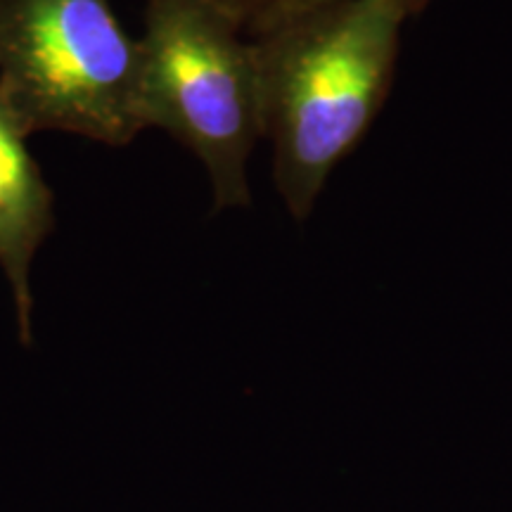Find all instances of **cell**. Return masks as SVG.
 <instances>
[{"instance_id": "6da1fadb", "label": "cell", "mask_w": 512, "mask_h": 512, "mask_svg": "<svg viewBox=\"0 0 512 512\" xmlns=\"http://www.w3.org/2000/svg\"><path fill=\"white\" fill-rule=\"evenodd\" d=\"M408 19L403 0H302L247 34L273 183L297 223L382 112Z\"/></svg>"}, {"instance_id": "7a4b0ae2", "label": "cell", "mask_w": 512, "mask_h": 512, "mask_svg": "<svg viewBox=\"0 0 512 512\" xmlns=\"http://www.w3.org/2000/svg\"><path fill=\"white\" fill-rule=\"evenodd\" d=\"M138 55L145 128H162L200 159L214 211L249 207L264 119L247 31L209 0H147Z\"/></svg>"}, {"instance_id": "3957f363", "label": "cell", "mask_w": 512, "mask_h": 512, "mask_svg": "<svg viewBox=\"0 0 512 512\" xmlns=\"http://www.w3.org/2000/svg\"><path fill=\"white\" fill-rule=\"evenodd\" d=\"M138 38L110 0H0V93L29 136L124 147L145 131Z\"/></svg>"}, {"instance_id": "277c9868", "label": "cell", "mask_w": 512, "mask_h": 512, "mask_svg": "<svg viewBox=\"0 0 512 512\" xmlns=\"http://www.w3.org/2000/svg\"><path fill=\"white\" fill-rule=\"evenodd\" d=\"M29 138L27 128L0 93V271L10 285L19 342L24 347L34 342L31 266L55 230V195L31 155Z\"/></svg>"}, {"instance_id": "5b68a950", "label": "cell", "mask_w": 512, "mask_h": 512, "mask_svg": "<svg viewBox=\"0 0 512 512\" xmlns=\"http://www.w3.org/2000/svg\"><path fill=\"white\" fill-rule=\"evenodd\" d=\"M209 3L221 8L228 17H233L249 34L259 24H264L266 19L278 15L280 10L290 8L294 3H302V0H209Z\"/></svg>"}, {"instance_id": "8992f818", "label": "cell", "mask_w": 512, "mask_h": 512, "mask_svg": "<svg viewBox=\"0 0 512 512\" xmlns=\"http://www.w3.org/2000/svg\"><path fill=\"white\" fill-rule=\"evenodd\" d=\"M403 3H406V8H408V12H411V17H418L420 12H425V8L432 3V0H403Z\"/></svg>"}]
</instances>
